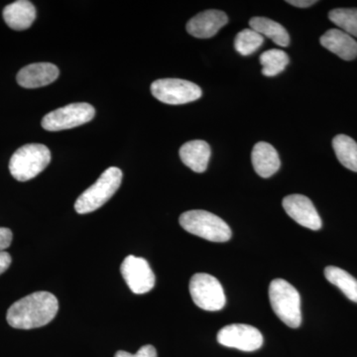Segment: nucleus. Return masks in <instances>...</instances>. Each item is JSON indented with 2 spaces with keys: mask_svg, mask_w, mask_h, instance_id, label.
<instances>
[{
  "mask_svg": "<svg viewBox=\"0 0 357 357\" xmlns=\"http://www.w3.org/2000/svg\"><path fill=\"white\" fill-rule=\"evenodd\" d=\"M59 310L57 298L49 292H35L14 303L7 311L9 326L18 330H32L48 325Z\"/></svg>",
  "mask_w": 357,
  "mask_h": 357,
  "instance_id": "f257e3e1",
  "label": "nucleus"
},
{
  "mask_svg": "<svg viewBox=\"0 0 357 357\" xmlns=\"http://www.w3.org/2000/svg\"><path fill=\"white\" fill-rule=\"evenodd\" d=\"M180 225L185 231L211 243H227L231 238L229 225L210 211H185L180 217Z\"/></svg>",
  "mask_w": 357,
  "mask_h": 357,
  "instance_id": "f03ea898",
  "label": "nucleus"
},
{
  "mask_svg": "<svg viewBox=\"0 0 357 357\" xmlns=\"http://www.w3.org/2000/svg\"><path fill=\"white\" fill-rule=\"evenodd\" d=\"M269 300L272 309L279 319L291 328L302 324L301 296L297 289L283 279H275L270 283Z\"/></svg>",
  "mask_w": 357,
  "mask_h": 357,
  "instance_id": "7ed1b4c3",
  "label": "nucleus"
},
{
  "mask_svg": "<svg viewBox=\"0 0 357 357\" xmlns=\"http://www.w3.org/2000/svg\"><path fill=\"white\" fill-rule=\"evenodd\" d=\"M121 169L110 167L100 175L95 184L91 185L77 198L75 204V210L81 215L98 210L112 198L121 187Z\"/></svg>",
  "mask_w": 357,
  "mask_h": 357,
  "instance_id": "20e7f679",
  "label": "nucleus"
},
{
  "mask_svg": "<svg viewBox=\"0 0 357 357\" xmlns=\"http://www.w3.org/2000/svg\"><path fill=\"white\" fill-rule=\"evenodd\" d=\"M50 162L51 152L48 147L43 144H27L13 155L9 170L14 178L26 182L43 172Z\"/></svg>",
  "mask_w": 357,
  "mask_h": 357,
  "instance_id": "39448f33",
  "label": "nucleus"
},
{
  "mask_svg": "<svg viewBox=\"0 0 357 357\" xmlns=\"http://www.w3.org/2000/svg\"><path fill=\"white\" fill-rule=\"evenodd\" d=\"M190 294L196 306L204 311H220L227 303L222 284L210 274H195L190 281Z\"/></svg>",
  "mask_w": 357,
  "mask_h": 357,
  "instance_id": "423d86ee",
  "label": "nucleus"
},
{
  "mask_svg": "<svg viewBox=\"0 0 357 357\" xmlns=\"http://www.w3.org/2000/svg\"><path fill=\"white\" fill-rule=\"evenodd\" d=\"M95 114V107L89 103H70L45 115L42 119V128L47 131L75 128L93 121Z\"/></svg>",
  "mask_w": 357,
  "mask_h": 357,
  "instance_id": "0eeeda50",
  "label": "nucleus"
},
{
  "mask_svg": "<svg viewBox=\"0 0 357 357\" xmlns=\"http://www.w3.org/2000/svg\"><path fill=\"white\" fill-rule=\"evenodd\" d=\"M155 98L167 105H185L195 102L203 95L198 84L181 79H157L151 84Z\"/></svg>",
  "mask_w": 357,
  "mask_h": 357,
  "instance_id": "6e6552de",
  "label": "nucleus"
},
{
  "mask_svg": "<svg viewBox=\"0 0 357 357\" xmlns=\"http://www.w3.org/2000/svg\"><path fill=\"white\" fill-rule=\"evenodd\" d=\"M218 344L243 351H255L263 345L262 333L255 326L234 324L225 326L218 333Z\"/></svg>",
  "mask_w": 357,
  "mask_h": 357,
  "instance_id": "1a4fd4ad",
  "label": "nucleus"
},
{
  "mask_svg": "<svg viewBox=\"0 0 357 357\" xmlns=\"http://www.w3.org/2000/svg\"><path fill=\"white\" fill-rule=\"evenodd\" d=\"M122 277L134 294L150 292L155 286V274L144 258L129 255L121 266Z\"/></svg>",
  "mask_w": 357,
  "mask_h": 357,
  "instance_id": "9d476101",
  "label": "nucleus"
},
{
  "mask_svg": "<svg viewBox=\"0 0 357 357\" xmlns=\"http://www.w3.org/2000/svg\"><path fill=\"white\" fill-rule=\"evenodd\" d=\"M283 208L289 217L302 227L312 230L321 229V217L311 199L303 195H290L283 199Z\"/></svg>",
  "mask_w": 357,
  "mask_h": 357,
  "instance_id": "9b49d317",
  "label": "nucleus"
},
{
  "mask_svg": "<svg viewBox=\"0 0 357 357\" xmlns=\"http://www.w3.org/2000/svg\"><path fill=\"white\" fill-rule=\"evenodd\" d=\"M227 22L229 17L223 11L206 10L199 13L187 23V31L196 38H211Z\"/></svg>",
  "mask_w": 357,
  "mask_h": 357,
  "instance_id": "f8f14e48",
  "label": "nucleus"
},
{
  "mask_svg": "<svg viewBox=\"0 0 357 357\" xmlns=\"http://www.w3.org/2000/svg\"><path fill=\"white\" fill-rule=\"evenodd\" d=\"M59 74L58 68L51 63H35L21 69L16 79L22 88L37 89L55 82Z\"/></svg>",
  "mask_w": 357,
  "mask_h": 357,
  "instance_id": "ddd939ff",
  "label": "nucleus"
},
{
  "mask_svg": "<svg viewBox=\"0 0 357 357\" xmlns=\"http://www.w3.org/2000/svg\"><path fill=\"white\" fill-rule=\"evenodd\" d=\"M321 46L337 55L344 61H352L357 57V42L351 35L340 29H331L319 39Z\"/></svg>",
  "mask_w": 357,
  "mask_h": 357,
  "instance_id": "4468645a",
  "label": "nucleus"
},
{
  "mask_svg": "<svg viewBox=\"0 0 357 357\" xmlns=\"http://www.w3.org/2000/svg\"><path fill=\"white\" fill-rule=\"evenodd\" d=\"M251 160L255 172L262 178L271 177L280 169L278 152L267 142H258L253 147Z\"/></svg>",
  "mask_w": 357,
  "mask_h": 357,
  "instance_id": "2eb2a0df",
  "label": "nucleus"
},
{
  "mask_svg": "<svg viewBox=\"0 0 357 357\" xmlns=\"http://www.w3.org/2000/svg\"><path fill=\"white\" fill-rule=\"evenodd\" d=\"M211 154L210 145L204 140L189 141L180 149L183 163L196 173H204L206 170Z\"/></svg>",
  "mask_w": 357,
  "mask_h": 357,
  "instance_id": "dca6fc26",
  "label": "nucleus"
},
{
  "mask_svg": "<svg viewBox=\"0 0 357 357\" xmlns=\"http://www.w3.org/2000/svg\"><path fill=\"white\" fill-rule=\"evenodd\" d=\"M3 18L6 23L11 29L26 30L30 27L36 20V8L32 2L27 0H18L8 4L4 8Z\"/></svg>",
  "mask_w": 357,
  "mask_h": 357,
  "instance_id": "f3484780",
  "label": "nucleus"
},
{
  "mask_svg": "<svg viewBox=\"0 0 357 357\" xmlns=\"http://www.w3.org/2000/svg\"><path fill=\"white\" fill-rule=\"evenodd\" d=\"M249 26L261 36L271 39L278 46L288 47L290 44V36L287 30L276 21L265 17H253L249 21Z\"/></svg>",
  "mask_w": 357,
  "mask_h": 357,
  "instance_id": "a211bd4d",
  "label": "nucleus"
},
{
  "mask_svg": "<svg viewBox=\"0 0 357 357\" xmlns=\"http://www.w3.org/2000/svg\"><path fill=\"white\" fill-rule=\"evenodd\" d=\"M338 161L352 172H357V143L349 136L340 134L333 140Z\"/></svg>",
  "mask_w": 357,
  "mask_h": 357,
  "instance_id": "6ab92c4d",
  "label": "nucleus"
},
{
  "mask_svg": "<svg viewBox=\"0 0 357 357\" xmlns=\"http://www.w3.org/2000/svg\"><path fill=\"white\" fill-rule=\"evenodd\" d=\"M326 280L340 289L347 299L357 303V280L349 272L335 266H328L325 269Z\"/></svg>",
  "mask_w": 357,
  "mask_h": 357,
  "instance_id": "aec40b11",
  "label": "nucleus"
},
{
  "mask_svg": "<svg viewBox=\"0 0 357 357\" xmlns=\"http://www.w3.org/2000/svg\"><path fill=\"white\" fill-rule=\"evenodd\" d=\"M289 56L286 52L272 49L265 51L260 56V64L262 65V74L266 77H274L281 74L289 64Z\"/></svg>",
  "mask_w": 357,
  "mask_h": 357,
  "instance_id": "412c9836",
  "label": "nucleus"
},
{
  "mask_svg": "<svg viewBox=\"0 0 357 357\" xmlns=\"http://www.w3.org/2000/svg\"><path fill=\"white\" fill-rule=\"evenodd\" d=\"M328 18L342 31L357 38V9L337 8L328 13Z\"/></svg>",
  "mask_w": 357,
  "mask_h": 357,
  "instance_id": "4be33fe9",
  "label": "nucleus"
},
{
  "mask_svg": "<svg viewBox=\"0 0 357 357\" xmlns=\"http://www.w3.org/2000/svg\"><path fill=\"white\" fill-rule=\"evenodd\" d=\"M264 38L259 33L251 28H246L236 35L234 47L241 55L249 56L257 51L262 46Z\"/></svg>",
  "mask_w": 357,
  "mask_h": 357,
  "instance_id": "5701e85b",
  "label": "nucleus"
},
{
  "mask_svg": "<svg viewBox=\"0 0 357 357\" xmlns=\"http://www.w3.org/2000/svg\"><path fill=\"white\" fill-rule=\"evenodd\" d=\"M114 357H157V351L153 345H144L136 354H129L128 351H119Z\"/></svg>",
  "mask_w": 357,
  "mask_h": 357,
  "instance_id": "b1692460",
  "label": "nucleus"
},
{
  "mask_svg": "<svg viewBox=\"0 0 357 357\" xmlns=\"http://www.w3.org/2000/svg\"><path fill=\"white\" fill-rule=\"evenodd\" d=\"M13 234L10 229L0 227V252L6 250L13 243Z\"/></svg>",
  "mask_w": 357,
  "mask_h": 357,
  "instance_id": "393cba45",
  "label": "nucleus"
},
{
  "mask_svg": "<svg viewBox=\"0 0 357 357\" xmlns=\"http://www.w3.org/2000/svg\"><path fill=\"white\" fill-rule=\"evenodd\" d=\"M11 264V256L6 251L0 252V275L4 273Z\"/></svg>",
  "mask_w": 357,
  "mask_h": 357,
  "instance_id": "a878e982",
  "label": "nucleus"
},
{
  "mask_svg": "<svg viewBox=\"0 0 357 357\" xmlns=\"http://www.w3.org/2000/svg\"><path fill=\"white\" fill-rule=\"evenodd\" d=\"M287 3L293 6L300 7V8H306V7L316 4L317 1L316 0H288Z\"/></svg>",
  "mask_w": 357,
  "mask_h": 357,
  "instance_id": "bb28decb",
  "label": "nucleus"
}]
</instances>
